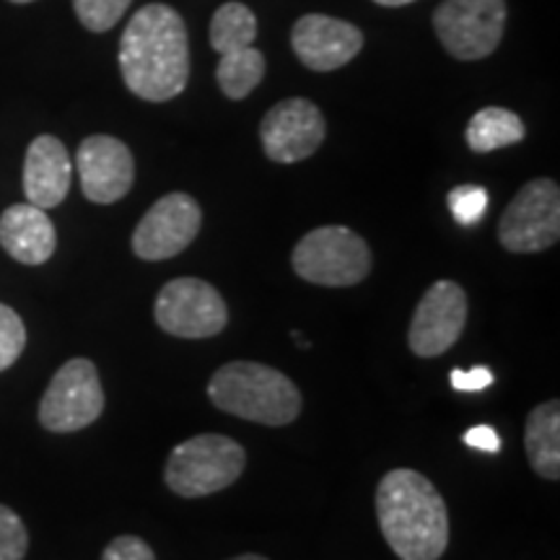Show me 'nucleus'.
Returning a JSON list of instances; mask_svg holds the SVG:
<instances>
[{
  "label": "nucleus",
  "instance_id": "nucleus-14",
  "mask_svg": "<svg viewBox=\"0 0 560 560\" xmlns=\"http://www.w3.org/2000/svg\"><path fill=\"white\" fill-rule=\"evenodd\" d=\"M291 45L296 58L310 70H338L355 58L363 47V34L359 26L348 21L310 13L301 16L293 26Z\"/></svg>",
  "mask_w": 560,
  "mask_h": 560
},
{
  "label": "nucleus",
  "instance_id": "nucleus-18",
  "mask_svg": "<svg viewBox=\"0 0 560 560\" xmlns=\"http://www.w3.org/2000/svg\"><path fill=\"white\" fill-rule=\"evenodd\" d=\"M524 136H527V130H524L522 117L516 115V112L503 107L480 109L470 120V125H467L465 132L467 145H470L475 153L506 149V145L520 143Z\"/></svg>",
  "mask_w": 560,
  "mask_h": 560
},
{
  "label": "nucleus",
  "instance_id": "nucleus-19",
  "mask_svg": "<svg viewBox=\"0 0 560 560\" xmlns=\"http://www.w3.org/2000/svg\"><path fill=\"white\" fill-rule=\"evenodd\" d=\"M265 75V58L255 47H242V50L221 55L219 68H215V81L229 100H244Z\"/></svg>",
  "mask_w": 560,
  "mask_h": 560
},
{
  "label": "nucleus",
  "instance_id": "nucleus-1",
  "mask_svg": "<svg viewBox=\"0 0 560 560\" xmlns=\"http://www.w3.org/2000/svg\"><path fill=\"white\" fill-rule=\"evenodd\" d=\"M125 86L145 102H170L190 81V37L185 21L164 3L143 5L120 39Z\"/></svg>",
  "mask_w": 560,
  "mask_h": 560
},
{
  "label": "nucleus",
  "instance_id": "nucleus-25",
  "mask_svg": "<svg viewBox=\"0 0 560 560\" xmlns=\"http://www.w3.org/2000/svg\"><path fill=\"white\" fill-rule=\"evenodd\" d=\"M102 560H156L151 545L136 535L115 537L102 552Z\"/></svg>",
  "mask_w": 560,
  "mask_h": 560
},
{
  "label": "nucleus",
  "instance_id": "nucleus-16",
  "mask_svg": "<svg viewBox=\"0 0 560 560\" xmlns=\"http://www.w3.org/2000/svg\"><path fill=\"white\" fill-rule=\"evenodd\" d=\"M0 247L16 262H47L58 247V234H55L50 215L32 202L5 208L0 215Z\"/></svg>",
  "mask_w": 560,
  "mask_h": 560
},
{
  "label": "nucleus",
  "instance_id": "nucleus-29",
  "mask_svg": "<svg viewBox=\"0 0 560 560\" xmlns=\"http://www.w3.org/2000/svg\"><path fill=\"white\" fill-rule=\"evenodd\" d=\"M229 560H268V558L257 556V552H244V556H236V558H229Z\"/></svg>",
  "mask_w": 560,
  "mask_h": 560
},
{
  "label": "nucleus",
  "instance_id": "nucleus-30",
  "mask_svg": "<svg viewBox=\"0 0 560 560\" xmlns=\"http://www.w3.org/2000/svg\"><path fill=\"white\" fill-rule=\"evenodd\" d=\"M11 3H34V0H11Z\"/></svg>",
  "mask_w": 560,
  "mask_h": 560
},
{
  "label": "nucleus",
  "instance_id": "nucleus-9",
  "mask_svg": "<svg viewBox=\"0 0 560 560\" xmlns=\"http://www.w3.org/2000/svg\"><path fill=\"white\" fill-rule=\"evenodd\" d=\"M102 410L100 371L89 359H70L58 369L42 397L39 423L52 433H73L94 423Z\"/></svg>",
  "mask_w": 560,
  "mask_h": 560
},
{
  "label": "nucleus",
  "instance_id": "nucleus-17",
  "mask_svg": "<svg viewBox=\"0 0 560 560\" xmlns=\"http://www.w3.org/2000/svg\"><path fill=\"white\" fill-rule=\"evenodd\" d=\"M524 450L529 465L540 478H560V405L548 400L529 412L524 429Z\"/></svg>",
  "mask_w": 560,
  "mask_h": 560
},
{
  "label": "nucleus",
  "instance_id": "nucleus-28",
  "mask_svg": "<svg viewBox=\"0 0 560 560\" xmlns=\"http://www.w3.org/2000/svg\"><path fill=\"white\" fill-rule=\"evenodd\" d=\"M374 3H380V5H389V9H397V5L416 3V0H374Z\"/></svg>",
  "mask_w": 560,
  "mask_h": 560
},
{
  "label": "nucleus",
  "instance_id": "nucleus-11",
  "mask_svg": "<svg viewBox=\"0 0 560 560\" xmlns=\"http://www.w3.org/2000/svg\"><path fill=\"white\" fill-rule=\"evenodd\" d=\"M467 325V293L454 280H436L412 314L408 342L420 359H436L462 338Z\"/></svg>",
  "mask_w": 560,
  "mask_h": 560
},
{
  "label": "nucleus",
  "instance_id": "nucleus-2",
  "mask_svg": "<svg viewBox=\"0 0 560 560\" xmlns=\"http://www.w3.org/2000/svg\"><path fill=\"white\" fill-rule=\"evenodd\" d=\"M376 520L400 560H439L450 545V511L436 486L416 470H392L376 488Z\"/></svg>",
  "mask_w": 560,
  "mask_h": 560
},
{
  "label": "nucleus",
  "instance_id": "nucleus-13",
  "mask_svg": "<svg viewBox=\"0 0 560 560\" xmlns=\"http://www.w3.org/2000/svg\"><path fill=\"white\" fill-rule=\"evenodd\" d=\"M81 190L96 206H112L130 192L136 179V161L122 140L112 136H91L75 153Z\"/></svg>",
  "mask_w": 560,
  "mask_h": 560
},
{
  "label": "nucleus",
  "instance_id": "nucleus-4",
  "mask_svg": "<svg viewBox=\"0 0 560 560\" xmlns=\"http://www.w3.org/2000/svg\"><path fill=\"white\" fill-rule=\"evenodd\" d=\"M247 465L240 441L221 433H200L174 446L164 467V480L182 499H202L240 480Z\"/></svg>",
  "mask_w": 560,
  "mask_h": 560
},
{
  "label": "nucleus",
  "instance_id": "nucleus-20",
  "mask_svg": "<svg viewBox=\"0 0 560 560\" xmlns=\"http://www.w3.org/2000/svg\"><path fill=\"white\" fill-rule=\"evenodd\" d=\"M257 37V19L244 3H223L210 21V45L219 55L252 47Z\"/></svg>",
  "mask_w": 560,
  "mask_h": 560
},
{
  "label": "nucleus",
  "instance_id": "nucleus-7",
  "mask_svg": "<svg viewBox=\"0 0 560 560\" xmlns=\"http://www.w3.org/2000/svg\"><path fill=\"white\" fill-rule=\"evenodd\" d=\"M506 19V0H446L433 13V26L446 52L480 60L501 45Z\"/></svg>",
  "mask_w": 560,
  "mask_h": 560
},
{
  "label": "nucleus",
  "instance_id": "nucleus-21",
  "mask_svg": "<svg viewBox=\"0 0 560 560\" xmlns=\"http://www.w3.org/2000/svg\"><path fill=\"white\" fill-rule=\"evenodd\" d=\"M132 0H73L75 16L89 32H109L125 16Z\"/></svg>",
  "mask_w": 560,
  "mask_h": 560
},
{
  "label": "nucleus",
  "instance_id": "nucleus-27",
  "mask_svg": "<svg viewBox=\"0 0 560 560\" xmlns=\"http://www.w3.org/2000/svg\"><path fill=\"white\" fill-rule=\"evenodd\" d=\"M462 441H465L470 450H478V452H486V454L501 452V436H499V431L493 429V425H472L470 431H465Z\"/></svg>",
  "mask_w": 560,
  "mask_h": 560
},
{
  "label": "nucleus",
  "instance_id": "nucleus-15",
  "mask_svg": "<svg viewBox=\"0 0 560 560\" xmlns=\"http://www.w3.org/2000/svg\"><path fill=\"white\" fill-rule=\"evenodd\" d=\"M73 164L68 149L55 136L32 140L24 159V192L32 206L42 210L58 208L70 190Z\"/></svg>",
  "mask_w": 560,
  "mask_h": 560
},
{
  "label": "nucleus",
  "instance_id": "nucleus-22",
  "mask_svg": "<svg viewBox=\"0 0 560 560\" xmlns=\"http://www.w3.org/2000/svg\"><path fill=\"white\" fill-rule=\"evenodd\" d=\"M488 206H490V198L486 187L459 185L450 192L452 215L454 221L462 223V226H475V223H480Z\"/></svg>",
  "mask_w": 560,
  "mask_h": 560
},
{
  "label": "nucleus",
  "instance_id": "nucleus-26",
  "mask_svg": "<svg viewBox=\"0 0 560 560\" xmlns=\"http://www.w3.org/2000/svg\"><path fill=\"white\" fill-rule=\"evenodd\" d=\"M450 380H452V387L457 392H482L493 384V371L486 366H475L470 371L454 369Z\"/></svg>",
  "mask_w": 560,
  "mask_h": 560
},
{
  "label": "nucleus",
  "instance_id": "nucleus-3",
  "mask_svg": "<svg viewBox=\"0 0 560 560\" xmlns=\"http://www.w3.org/2000/svg\"><path fill=\"white\" fill-rule=\"evenodd\" d=\"M208 397L229 416L262 425H289L301 412V392L278 369L257 361H231L210 376Z\"/></svg>",
  "mask_w": 560,
  "mask_h": 560
},
{
  "label": "nucleus",
  "instance_id": "nucleus-6",
  "mask_svg": "<svg viewBox=\"0 0 560 560\" xmlns=\"http://www.w3.org/2000/svg\"><path fill=\"white\" fill-rule=\"evenodd\" d=\"M153 317L164 332L185 340L215 338L229 325L226 301L208 280L174 278L159 291Z\"/></svg>",
  "mask_w": 560,
  "mask_h": 560
},
{
  "label": "nucleus",
  "instance_id": "nucleus-5",
  "mask_svg": "<svg viewBox=\"0 0 560 560\" xmlns=\"http://www.w3.org/2000/svg\"><path fill=\"white\" fill-rule=\"evenodd\" d=\"M296 276L314 285L348 289L371 272L369 244L346 226H319L301 236L291 255Z\"/></svg>",
  "mask_w": 560,
  "mask_h": 560
},
{
  "label": "nucleus",
  "instance_id": "nucleus-23",
  "mask_svg": "<svg viewBox=\"0 0 560 560\" xmlns=\"http://www.w3.org/2000/svg\"><path fill=\"white\" fill-rule=\"evenodd\" d=\"M26 348V327L11 306L0 304V371L11 369Z\"/></svg>",
  "mask_w": 560,
  "mask_h": 560
},
{
  "label": "nucleus",
  "instance_id": "nucleus-8",
  "mask_svg": "<svg viewBox=\"0 0 560 560\" xmlns=\"http://www.w3.org/2000/svg\"><path fill=\"white\" fill-rule=\"evenodd\" d=\"M499 240L514 255L550 249L560 240V190L552 179H532L499 221Z\"/></svg>",
  "mask_w": 560,
  "mask_h": 560
},
{
  "label": "nucleus",
  "instance_id": "nucleus-12",
  "mask_svg": "<svg viewBox=\"0 0 560 560\" xmlns=\"http://www.w3.org/2000/svg\"><path fill=\"white\" fill-rule=\"evenodd\" d=\"M325 117L310 100L276 104L260 125L262 149L278 164H296L310 159L325 140Z\"/></svg>",
  "mask_w": 560,
  "mask_h": 560
},
{
  "label": "nucleus",
  "instance_id": "nucleus-10",
  "mask_svg": "<svg viewBox=\"0 0 560 560\" xmlns=\"http://www.w3.org/2000/svg\"><path fill=\"white\" fill-rule=\"evenodd\" d=\"M202 210L187 192H170L153 202L132 231V252L140 260L159 262L185 252L200 234Z\"/></svg>",
  "mask_w": 560,
  "mask_h": 560
},
{
  "label": "nucleus",
  "instance_id": "nucleus-24",
  "mask_svg": "<svg viewBox=\"0 0 560 560\" xmlns=\"http://www.w3.org/2000/svg\"><path fill=\"white\" fill-rule=\"evenodd\" d=\"M30 550V532L16 511L0 503V560H24Z\"/></svg>",
  "mask_w": 560,
  "mask_h": 560
}]
</instances>
